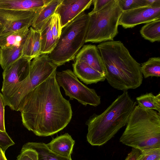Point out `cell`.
<instances>
[{
  "mask_svg": "<svg viewBox=\"0 0 160 160\" xmlns=\"http://www.w3.org/2000/svg\"><path fill=\"white\" fill-rule=\"evenodd\" d=\"M93 0H62L55 12L59 16L62 28L89 8Z\"/></svg>",
  "mask_w": 160,
  "mask_h": 160,
  "instance_id": "obj_10",
  "label": "cell"
},
{
  "mask_svg": "<svg viewBox=\"0 0 160 160\" xmlns=\"http://www.w3.org/2000/svg\"><path fill=\"white\" fill-rule=\"evenodd\" d=\"M138 105L143 108L155 110L160 113V92L154 95L152 92L146 93L137 97Z\"/></svg>",
  "mask_w": 160,
  "mask_h": 160,
  "instance_id": "obj_24",
  "label": "cell"
},
{
  "mask_svg": "<svg viewBox=\"0 0 160 160\" xmlns=\"http://www.w3.org/2000/svg\"><path fill=\"white\" fill-rule=\"evenodd\" d=\"M75 141L68 133L59 136L46 144L52 151L62 157L71 158Z\"/></svg>",
  "mask_w": 160,
  "mask_h": 160,
  "instance_id": "obj_16",
  "label": "cell"
},
{
  "mask_svg": "<svg viewBox=\"0 0 160 160\" xmlns=\"http://www.w3.org/2000/svg\"><path fill=\"white\" fill-rule=\"evenodd\" d=\"M111 0H93L92 3L94 5V8L92 11L88 14H92L97 12L105 6Z\"/></svg>",
  "mask_w": 160,
  "mask_h": 160,
  "instance_id": "obj_33",
  "label": "cell"
},
{
  "mask_svg": "<svg viewBox=\"0 0 160 160\" xmlns=\"http://www.w3.org/2000/svg\"><path fill=\"white\" fill-rule=\"evenodd\" d=\"M62 1V0H51L40 10L33 20L32 27L40 31L46 21L55 13Z\"/></svg>",
  "mask_w": 160,
  "mask_h": 160,
  "instance_id": "obj_18",
  "label": "cell"
},
{
  "mask_svg": "<svg viewBox=\"0 0 160 160\" xmlns=\"http://www.w3.org/2000/svg\"><path fill=\"white\" fill-rule=\"evenodd\" d=\"M56 72L29 92L21 107L23 125L37 136L56 133L72 118L71 105L61 94L56 79Z\"/></svg>",
  "mask_w": 160,
  "mask_h": 160,
  "instance_id": "obj_1",
  "label": "cell"
},
{
  "mask_svg": "<svg viewBox=\"0 0 160 160\" xmlns=\"http://www.w3.org/2000/svg\"><path fill=\"white\" fill-rule=\"evenodd\" d=\"M0 160H7L4 153L0 149Z\"/></svg>",
  "mask_w": 160,
  "mask_h": 160,
  "instance_id": "obj_36",
  "label": "cell"
},
{
  "mask_svg": "<svg viewBox=\"0 0 160 160\" xmlns=\"http://www.w3.org/2000/svg\"><path fill=\"white\" fill-rule=\"evenodd\" d=\"M160 19V6H146L123 11L119 25L125 28H133Z\"/></svg>",
  "mask_w": 160,
  "mask_h": 160,
  "instance_id": "obj_9",
  "label": "cell"
},
{
  "mask_svg": "<svg viewBox=\"0 0 160 160\" xmlns=\"http://www.w3.org/2000/svg\"><path fill=\"white\" fill-rule=\"evenodd\" d=\"M136 104L127 91H124L102 113L93 114L86 122L88 142L92 146L106 143L127 125Z\"/></svg>",
  "mask_w": 160,
  "mask_h": 160,
  "instance_id": "obj_3",
  "label": "cell"
},
{
  "mask_svg": "<svg viewBox=\"0 0 160 160\" xmlns=\"http://www.w3.org/2000/svg\"><path fill=\"white\" fill-rule=\"evenodd\" d=\"M55 77L58 85L62 87L65 95L70 100L75 99L85 106L96 107L101 104V97L95 90L88 87L79 81L71 70L57 72Z\"/></svg>",
  "mask_w": 160,
  "mask_h": 160,
  "instance_id": "obj_8",
  "label": "cell"
},
{
  "mask_svg": "<svg viewBox=\"0 0 160 160\" xmlns=\"http://www.w3.org/2000/svg\"><path fill=\"white\" fill-rule=\"evenodd\" d=\"M75 58V62H83L105 76L106 71L103 61L95 45L88 44L84 46Z\"/></svg>",
  "mask_w": 160,
  "mask_h": 160,
  "instance_id": "obj_12",
  "label": "cell"
},
{
  "mask_svg": "<svg viewBox=\"0 0 160 160\" xmlns=\"http://www.w3.org/2000/svg\"><path fill=\"white\" fill-rule=\"evenodd\" d=\"M118 2L123 11L147 6L146 0H118Z\"/></svg>",
  "mask_w": 160,
  "mask_h": 160,
  "instance_id": "obj_27",
  "label": "cell"
},
{
  "mask_svg": "<svg viewBox=\"0 0 160 160\" xmlns=\"http://www.w3.org/2000/svg\"><path fill=\"white\" fill-rule=\"evenodd\" d=\"M140 33L145 39L153 42L160 41V19L146 23L143 26Z\"/></svg>",
  "mask_w": 160,
  "mask_h": 160,
  "instance_id": "obj_23",
  "label": "cell"
},
{
  "mask_svg": "<svg viewBox=\"0 0 160 160\" xmlns=\"http://www.w3.org/2000/svg\"><path fill=\"white\" fill-rule=\"evenodd\" d=\"M120 141L141 151L160 148V113L136 105Z\"/></svg>",
  "mask_w": 160,
  "mask_h": 160,
  "instance_id": "obj_4",
  "label": "cell"
},
{
  "mask_svg": "<svg viewBox=\"0 0 160 160\" xmlns=\"http://www.w3.org/2000/svg\"><path fill=\"white\" fill-rule=\"evenodd\" d=\"M141 71L144 78L160 77V58L152 57L141 65Z\"/></svg>",
  "mask_w": 160,
  "mask_h": 160,
  "instance_id": "obj_25",
  "label": "cell"
},
{
  "mask_svg": "<svg viewBox=\"0 0 160 160\" xmlns=\"http://www.w3.org/2000/svg\"><path fill=\"white\" fill-rule=\"evenodd\" d=\"M17 160H38V153L35 150L32 149L21 150Z\"/></svg>",
  "mask_w": 160,
  "mask_h": 160,
  "instance_id": "obj_31",
  "label": "cell"
},
{
  "mask_svg": "<svg viewBox=\"0 0 160 160\" xmlns=\"http://www.w3.org/2000/svg\"><path fill=\"white\" fill-rule=\"evenodd\" d=\"M51 0H0V9L38 11Z\"/></svg>",
  "mask_w": 160,
  "mask_h": 160,
  "instance_id": "obj_15",
  "label": "cell"
},
{
  "mask_svg": "<svg viewBox=\"0 0 160 160\" xmlns=\"http://www.w3.org/2000/svg\"><path fill=\"white\" fill-rule=\"evenodd\" d=\"M97 48L105 68V79L111 86L124 91L141 86L143 80L141 65L131 56L121 41L103 42Z\"/></svg>",
  "mask_w": 160,
  "mask_h": 160,
  "instance_id": "obj_2",
  "label": "cell"
},
{
  "mask_svg": "<svg viewBox=\"0 0 160 160\" xmlns=\"http://www.w3.org/2000/svg\"><path fill=\"white\" fill-rule=\"evenodd\" d=\"M40 49V32L31 27L23 45L21 57L31 60L41 55Z\"/></svg>",
  "mask_w": 160,
  "mask_h": 160,
  "instance_id": "obj_14",
  "label": "cell"
},
{
  "mask_svg": "<svg viewBox=\"0 0 160 160\" xmlns=\"http://www.w3.org/2000/svg\"><path fill=\"white\" fill-rule=\"evenodd\" d=\"M122 12L118 0H111L99 11L88 14L89 20L85 42L113 40L118 33L119 21Z\"/></svg>",
  "mask_w": 160,
  "mask_h": 160,
  "instance_id": "obj_7",
  "label": "cell"
},
{
  "mask_svg": "<svg viewBox=\"0 0 160 160\" xmlns=\"http://www.w3.org/2000/svg\"><path fill=\"white\" fill-rule=\"evenodd\" d=\"M2 94L0 92V131H5L4 122V107Z\"/></svg>",
  "mask_w": 160,
  "mask_h": 160,
  "instance_id": "obj_32",
  "label": "cell"
},
{
  "mask_svg": "<svg viewBox=\"0 0 160 160\" xmlns=\"http://www.w3.org/2000/svg\"><path fill=\"white\" fill-rule=\"evenodd\" d=\"M141 152V151L139 149L132 148L125 160H137Z\"/></svg>",
  "mask_w": 160,
  "mask_h": 160,
  "instance_id": "obj_34",
  "label": "cell"
},
{
  "mask_svg": "<svg viewBox=\"0 0 160 160\" xmlns=\"http://www.w3.org/2000/svg\"><path fill=\"white\" fill-rule=\"evenodd\" d=\"M57 67L47 54L33 58L31 62L29 74L24 80L1 89L5 106L20 111L26 96L57 72Z\"/></svg>",
  "mask_w": 160,
  "mask_h": 160,
  "instance_id": "obj_5",
  "label": "cell"
},
{
  "mask_svg": "<svg viewBox=\"0 0 160 160\" xmlns=\"http://www.w3.org/2000/svg\"><path fill=\"white\" fill-rule=\"evenodd\" d=\"M39 11L0 9V24L3 27V26L8 22L36 15Z\"/></svg>",
  "mask_w": 160,
  "mask_h": 160,
  "instance_id": "obj_22",
  "label": "cell"
},
{
  "mask_svg": "<svg viewBox=\"0 0 160 160\" xmlns=\"http://www.w3.org/2000/svg\"><path fill=\"white\" fill-rule=\"evenodd\" d=\"M51 17L43 24L40 31L41 35L40 52L41 55L50 54L57 44L53 38L51 30Z\"/></svg>",
  "mask_w": 160,
  "mask_h": 160,
  "instance_id": "obj_20",
  "label": "cell"
},
{
  "mask_svg": "<svg viewBox=\"0 0 160 160\" xmlns=\"http://www.w3.org/2000/svg\"><path fill=\"white\" fill-rule=\"evenodd\" d=\"M32 149L35 150L38 155V160H72L57 155L50 150L46 144L43 142H28L23 146L21 150Z\"/></svg>",
  "mask_w": 160,
  "mask_h": 160,
  "instance_id": "obj_19",
  "label": "cell"
},
{
  "mask_svg": "<svg viewBox=\"0 0 160 160\" xmlns=\"http://www.w3.org/2000/svg\"><path fill=\"white\" fill-rule=\"evenodd\" d=\"M89 16L84 12L62 28L58 42L49 57L57 66L75 59L85 43Z\"/></svg>",
  "mask_w": 160,
  "mask_h": 160,
  "instance_id": "obj_6",
  "label": "cell"
},
{
  "mask_svg": "<svg viewBox=\"0 0 160 160\" xmlns=\"http://www.w3.org/2000/svg\"><path fill=\"white\" fill-rule=\"evenodd\" d=\"M29 30V28L26 27L0 34V48L19 47L23 45Z\"/></svg>",
  "mask_w": 160,
  "mask_h": 160,
  "instance_id": "obj_17",
  "label": "cell"
},
{
  "mask_svg": "<svg viewBox=\"0 0 160 160\" xmlns=\"http://www.w3.org/2000/svg\"><path fill=\"white\" fill-rule=\"evenodd\" d=\"M22 46L0 48V65L3 70L21 58Z\"/></svg>",
  "mask_w": 160,
  "mask_h": 160,
  "instance_id": "obj_21",
  "label": "cell"
},
{
  "mask_svg": "<svg viewBox=\"0 0 160 160\" xmlns=\"http://www.w3.org/2000/svg\"><path fill=\"white\" fill-rule=\"evenodd\" d=\"M14 144L6 131H0V149L4 153L9 147Z\"/></svg>",
  "mask_w": 160,
  "mask_h": 160,
  "instance_id": "obj_30",
  "label": "cell"
},
{
  "mask_svg": "<svg viewBox=\"0 0 160 160\" xmlns=\"http://www.w3.org/2000/svg\"><path fill=\"white\" fill-rule=\"evenodd\" d=\"M31 62L30 59L21 57L3 70L2 89L24 80L29 74Z\"/></svg>",
  "mask_w": 160,
  "mask_h": 160,
  "instance_id": "obj_11",
  "label": "cell"
},
{
  "mask_svg": "<svg viewBox=\"0 0 160 160\" xmlns=\"http://www.w3.org/2000/svg\"><path fill=\"white\" fill-rule=\"evenodd\" d=\"M73 72L77 78L87 84L104 81L105 76L82 61L75 62L72 64Z\"/></svg>",
  "mask_w": 160,
  "mask_h": 160,
  "instance_id": "obj_13",
  "label": "cell"
},
{
  "mask_svg": "<svg viewBox=\"0 0 160 160\" xmlns=\"http://www.w3.org/2000/svg\"><path fill=\"white\" fill-rule=\"evenodd\" d=\"M3 29L2 26L0 24V34L2 33Z\"/></svg>",
  "mask_w": 160,
  "mask_h": 160,
  "instance_id": "obj_37",
  "label": "cell"
},
{
  "mask_svg": "<svg viewBox=\"0 0 160 160\" xmlns=\"http://www.w3.org/2000/svg\"><path fill=\"white\" fill-rule=\"evenodd\" d=\"M51 29L53 38L57 42L60 37L62 28L58 15L54 13L51 17Z\"/></svg>",
  "mask_w": 160,
  "mask_h": 160,
  "instance_id": "obj_29",
  "label": "cell"
},
{
  "mask_svg": "<svg viewBox=\"0 0 160 160\" xmlns=\"http://www.w3.org/2000/svg\"><path fill=\"white\" fill-rule=\"evenodd\" d=\"M137 160H160V148H151L141 151Z\"/></svg>",
  "mask_w": 160,
  "mask_h": 160,
  "instance_id": "obj_28",
  "label": "cell"
},
{
  "mask_svg": "<svg viewBox=\"0 0 160 160\" xmlns=\"http://www.w3.org/2000/svg\"><path fill=\"white\" fill-rule=\"evenodd\" d=\"M147 6H160V0H146Z\"/></svg>",
  "mask_w": 160,
  "mask_h": 160,
  "instance_id": "obj_35",
  "label": "cell"
},
{
  "mask_svg": "<svg viewBox=\"0 0 160 160\" xmlns=\"http://www.w3.org/2000/svg\"><path fill=\"white\" fill-rule=\"evenodd\" d=\"M36 15L6 23L3 26V29L0 34L10 31L18 30L26 27L29 28L32 26L33 20Z\"/></svg>",
  "mask_w": 160,
  "mask_h": 160,
  "instance_id": "obj_26",
  "label": "cell"
}]
</instances>
